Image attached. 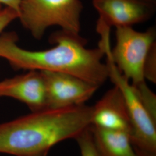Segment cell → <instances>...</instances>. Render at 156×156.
<instances>
[{
	"mask_svg": "<svg viewBox=\"0 0 156 156\" xmlns=\"http://www.w3.org/2000/svg\"><path fill=\"white\" fill-rule=\"evenodd\" d=\"M106 64L108 78L123 95L131 126V139L134 146L156 153V122L145 109L130 82L120 73L108 53Z\"/></svg>",
	"mask_w": 156,
	"mask_h": 156,
	"instance_id": "obj_5",
	"label": "cell"
},
{
	"mask_svg": "<svg viewBox=\"0 0 156 156\" xmlns=\"http://www.w3.org/2000/svg\"><path fill=\"white\" fill-rule=\"evenodd\" d=\"M99 156H136L131 135L128 133L89 126Z\"/></svg>",
	"mask_w": 156,
	"mask_h": 156,
	"instance_id": "obj_10",
	"label": "cell"
},
{
	"mask_svg": "<svg viewBox=\"0 0 156 156\" xmlns=\"http://www.w3.org/2000/svg\"><path fill=\"white\" fill-rule=\"evenodd\" d=\"M99 45L111 57L118 70L132 85L146 82L144 69L145 60L151 46L156 43V30L144 32L132 27L116 28V44L112 49L109 31H102Z\"/></svg>",
	"mask_w": 156,
	"mask_h": 156,
	"instance_id": "obj_3",
	"label": "cell"
},
{
	"mask_svg": "<svg viewBox=\"0 0 156 156\" xmlns=\"http://www.w3.org/2000/svg\"><path fill=\"white\" fill-rule=\"evenodd\" d=\"M45 80L48 109L84 104L99 87L67 73L41 71Z\"/></svg>",
	"mask_w": 156,
	"mask_h": 156,
	"instance_id": "obj_6",
	"label": "cell"
},
{
	"mask_svg": "<svg viewBox=\"0 0 156 156\" xmlns=\"http://www.w3.org/2000/svg\"><path fill=\"white\" fill-rule=\"evenodd\" d=\"M0 97L19 101L28 106L31 112L48 109L45 80L39 71H29L1 81Z\"/></svg>",
	"mask_w": 156,
	"mask_h": 156,
	"instance_id": "obj_8",
	"label": "cell"
},
{
	"mask_svg": "<svg viewBox=\"0 0 156 156\" xmlns=\"http://www.w3.org/2000/svg\"><path fill=\"white\" fill-rule=\"evenodd\" d=\"M100 128L131 134L128 110L123 95L116 86L109 90L93 106L91 124Z\"/></svg>",
	"mask_w": 156,
	"mask_h": 156,
	"instance_id": "obj_9",
	"label": "cell"
},
{
	"mask_svg": "<svg viewBox=\"0 0 156 156\" xmlns=\"http://www.w3.org/2000/svg\"><path fill=\"white\" fill-rule=\"evenodd\" d=\"M144 74L147 79L153 83L156 82V44L151 46L146 57L144 65Z\"/></svg>",
	"mask_w": 156,
	"mask_h": 156,
	"instance_id": "obj_13",
	"label": "cell"
},
{
	"mask_svg": "<svg viewBox=\"0 0 156 156\" xmlns=\"http://www.w3.org/2000/svg\"><path fill=\"white\" fill-rule=\"evenodd\" d=\"M19 14L15 10L6 7L0 11V35L2 31L13 20L18 19Z\"/></svg>",
	"mask_w": 156,
	"mask_h": 156,
	"instance_id": "obj_14",
	"label": "cell"
},
{
	"mask_svg": "<svg viewBox=\"0 0 156 156\" xmlns=\"http://www.w3.org/2000/svg\"><path fill=\"white\" fill-rule=\"evenodd\" d=\"M2 9V5L0 4V11H1Z\"/></svg>",
	"mask_w": 156,
	"mask_h": 156,
	"instance_id": "obj_18",
	"label": "cell"
},
{
	"mask_svg": "<svg viewBox=\"0 0 156 156\" xmlns=\"http://www.w3.org/2000/svg\"><path fill=\"white\" fill-rule=\"evenodd\" d=\"M99 14L97 27H132L146 22L154 12V5L144 0H93Z\"/></svg>",
	"mask_w": 156,
	"mask_h": 156,
	"instance_id": "obj_7",
	"label": "cell"
},
{
	"mask_svg": "<svg viewBox=\"0 0 156 156\" xmlns=\"http://www.w3.org/2000/svg\"><path fill=\"white\" fill-rule=\"evenodd\" d=\"M83 8L80 0H20L18 19L37 40L52 26L79 35Z\"/></svg>",
	"mask_w": 156,
	"mask_h": 156,
	"instance_id": "obj_4",
	"label": "cell"
},
{
	"mask_svg": "<svg viewBox=\"0 0 156 156\" xmlns=\"http://www.w3.org/2000/svg\"><path fill=\"white\" fill-rule=\"evenodd\" d=\"M93 106L47 109L0 124V153L48 156L52 147L74 138L91 124Z\"/></svg>",
	"mask_w": 156,
	"mask_h": 156,
	"instance_id": "obj_2",
	"label": "cell"
},
{
	"mask_svg": "<svg viewBox=\"0 0 156 156\" xmlns=\"http://www.w3.org/2000/svg\"><path fill=\"white\" fill-rule=\"evenodd\" d=\"M134 147L136 153V156H156V153L141 149L135 146H134Z\"/></svg>",
	"mask_w": 156,
	"mask_h": 156,
	"instance_id": "obj_16",
	"label": "cell"
},
{
	"mask_svg": "<svg viewBox=\"0 0 156 156\" xmlns=\"http://www.w3.org/2000/svg\"><path fill=\"white\" fill-rule=\"evenodd\" d=\"M144 1H145L146 2H147L149 3L152 4H154V5H155V4H156V0H144Z\"/></svg>",
	"mask_w": 156,
	"mask_h": 156,
	"instance_id": "obj_17",
	"label": "cell"
},
{
	"mask_svg": "<svg viewBox=\"0 0 156 156\" xmlns=\"http://www.w3.org/2000/svg\"><path fill=\"white\" fill-rule=\"evenodd\" d=\"M80 150L82 156H99L92 138V135L87 128L75 138Z\"/></svg>",
	"mask_w": 156,
	"mask_h": 156,
	"instance_id": "obj_12",
	"label": "cell"
},
{
	"mask_svg": "<svg viewBox=\"0 0 156 156\" xmlns=\"http://www.w3.org/2000/svg\"><path fill=\"white\" fill-rule=\"evenodd\" d=\"M17 41L13 32L0 35V58L15 68L67 73L98 87L108 78V67L102 62L104 51L100 46L87 48L86 40L80 34L57 31L50 38L55 46L41 51L22 48L17 45Z\"/></svg>",
	"mask_w": 156,
	"mask_h": 156,
	"instance_id": "obj_1",
	"label": "cell"
},
{
	"mask_svg": "<svg viewBox=\"0 0 156 156\" xmlns=\"http://www.w3.org/2000/svg\"><path fill=\"white\" fill-rule=\"evenodd\" d=\"M132 86L145 109L156 122V94L149 89L146 82Z\"/></svg>",
	"mask_w": 156,
	"mask_h": 156,
	"instance_id": "obj_11",
	"label": "cell"
},
{
	"mask_svg": "<svg viewBox=\"0 0 156 156\" xmlns=\"http://www.w3.org/2000/svg\"><path fill=\"white\" fill-rule=\"evenodd\" d=\"M20 1V0H0V4H4L6 7L13 9L19 14Z\"/></svg>",
	"mask_w": 156,
	"mask_h": 156,
	"instance_id": "obj_15",
	"label": "cell"
}]
</instances>
